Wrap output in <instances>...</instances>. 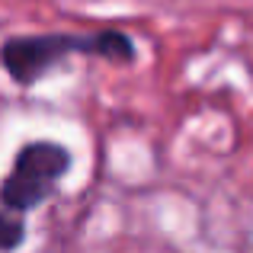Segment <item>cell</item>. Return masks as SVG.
Instances as JSON below:
<instances>
[{
  "mask_svg": "<svg viewBox=\"0 0 253 253\" xmlns=\"http://www.w3.org/2000/svg\"><path fill=\"white\" fill-rule=\"evenodd\" d=\"M103 55L112 61H131V42L119 32H96V36H32L10 39L0 51L6 71L16 84H32L55 61L68 55Z\"/></svg>",
  "mask_w": 253,
  "mask_h": 253,
  "instance_id": "6da1fadb",
  "label": "cell"
},
{
  "mask_svg": "<svg viewBox=\"0 0 253 253\" xmlns=\"http://www.w3.org/2000/svg\"><path fill=\"white\" fill-rule=\"evenodd\" d=\"M68 167H71V157L64 148H58L51 141L26 144L19 151L16 164H13V173L0 186V199L19 211L36 209L55 192L58 179L68 173Z\"/></svg>",
  "mask_w": 253,
  "mask_h": 253,
  "instance_id": "7a4b0ae2",
  "label": "cell"
},
{
  "mask_svg": "<svg viewBox=\"0 0 253 253\" xmlns=\"http://www.w3.org/2000/svg\"><path fill=\"white\" fill-rule=\"evenodd\" d=\"M23 241V218H19V209L6 205L0 199V250L16 247Z\"/></svg>",
  "mask_w": 253,
  "mask_h": 253,
  "instance_id": "3957f363",
  "label": "cell"
}]
</instances>
